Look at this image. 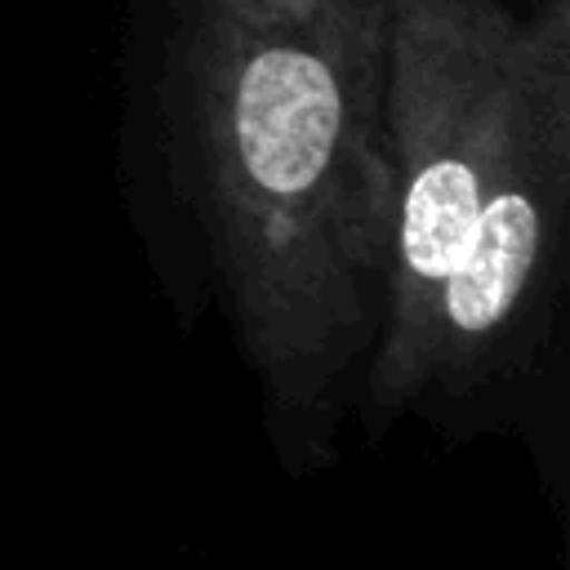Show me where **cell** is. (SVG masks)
Instances as JSON below:
<instances>
[{
	"instance_id": "6da1fadb",
	"label": "cell",
	"mask_w": 570,
	"mask_h": 570,
	"mask_svg": "<svg viewBox=\"0 0 570 570\" xmlns=\"http://www.w3.org/2000/svg\"><path fill=\"white\" fill-rule=\"evenodd\" d=\"M387 0H174L169 134L281 432L365 370L387 285Z\"/></svg>"
},
{
	"instance_id": "7a4b0ae2",
	"label": "cell",
	"mask_w": 570,
	"mask_h": 570,
	"mask_svg": "<svg viewBox=\"0 0 570 570\" xmlns=\"http://www.w3.org/2000/svg\"><path fill=\"white\" fill-rule=\"evenodd\" d=\"M387 285L365 396L463 392L539 338L570 200V4L387 0Z\"/></svg>"
}]
</instances>
